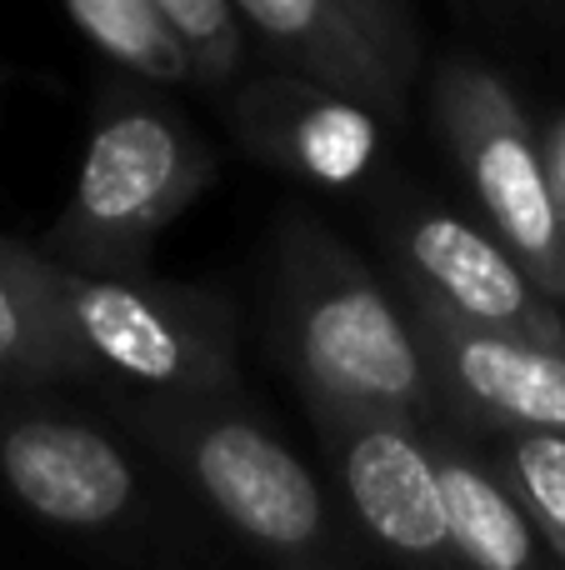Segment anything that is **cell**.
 I'll use <instances>...</instances> for the list:
<instances>
[{"label":"cell","mask_w":565,"mask_h":570,"mask_svg":"<svg viewBox=\"0 0 565 570\" xmlns=\"http://www.w3.org/2000/svg\"><path fill=\"white\" fill-rule=\"evenodd\" d=\"M490 471L506 481V491L526 505L556 556L565 561V435L561 431H511L476 441Z\"/></svg>","instance_id":"5bb4252c"},{"label":"cell","mask_w":565,"mask_h":570,"mask_svg":"<svg viewBox=\"0 0 565 570\" xmlns=\"http://www.w3.org/2000/svg\"><path fill=\"white\" fill-rule=\"evenodd\" d=\"M350 16L360 20V30L370 36V46L390 60L400 80H416L420 66V36H416V20H410L406 0H340Z\"/></svg>","instance_id":"e0dca14e"},{"label":"cell","mask_w":565,"mask_h":570,"mask_svg":"<svg viewBox=\"0 0 565 570\" xmlns=\"http://www.w3.org/2000/svg\"><path fill=\"white\" fill-rule=\"evenodd\" d=\"M120 431L170 465L250 551L280 570H366L360 531L306 461L240 405L220 395L100 391Z\"/></svg>","instance_id":"7a4b0ae2"},{"label":"cell","mask_w":565,"mask_h":570,"mask_svg":"<svg viewBox=\"0 0 565 570\" xmlns=\"http://www.w3.org/2000/svg\"><path fill=\"white\" fill-rule=\"evenodd\" d=\"M230 136L266 170L320 190H356L386 156V116L296 70L256 76L226 100Z\"/></svg>","instance_id":"30bf717a"},{"label":"cell","mask_w":565,"mask_h":570,"mask_svg":"<svg viewBox=\"0 0 565 570\" xmlns=\"http://www.w3.org/2000/svg\"><path fill=\"white\" fill-rule=\"evenodd\" d=\"M426 445L446 491L450 531L470 570H565L556 546L541 535V525L506 491L470 435L446 421H426Z\"/></svg>","instance_id":"7c38bea8"},{"label":"cell","mask_w":565,"mask_h":570,"mask_svg":"<svg viewBox=\"0 0 565 570\" xmlns=\"http://www.w3.org/2000/svg\"><path fill=\"white\" fill-rule=\"evenodd\" d=\"M486 6H490V0H486Z\"/></svg>","instance_id":"7402d4cb"},{"label":"cell","mask_w":565,"mask_h":570,"mask_svg":"<svg viewBox=\"0 0 565 570\" xmlns=\"http://www.w3.org/2000/svg\"><path fill=\"white\" fill-rule=\"evenodd\" d=\"M561 246H565V220H561Z\"/></svg>","instance_id":"d6986e66"},{"label":"cell","mask_w":565,"mask_h":570,"mask_svg":"<svg viewBox=\"0 0 565 570\" xmlns=\"http://www.w3.org/2000/svg\"><path fill=\"white\" fill-rule=\"evenodd\" d=\"M380 246L400 295L426 301L476 325L521 331L531 341L565 345L561 305L531 281L490 226L420 196H390L380 210Z\"/></svg>","instance_id":"ba28073f"},{"label":"cell","mask_w":565,"mask_h":570,"mask_svg":"<svg viewBox=\"0 0 565 570\" xmlns=\"http://www.w3.org/2000/svg\"><path fill=\"white\" fill-rule=\"evenodd\" d=\"M0 381L30 385H80V371L50 321L30 305L6 266V236H0Z\"/></svg>","instance_id":"9a60e30c"},{"label":"cell","mask_w":565,"mask_h":570,"mask_svg":"<svg viewBox=\"0 0 565 570\" xmlns=\"http://www.w3.org/2000/svg\"><path fill=\"white\" fill-rule=\"evenodd\" d=\"M0 90H6V70H0Z\"/></svg>","instance_id":"ffe728a7"},{"label":"cell","mask_w":565,"mask_h":570,"mask_svg":"<svg viewBox=\"0 0 565 570\" xmlns=\"http://www.w3.org/2000/svg\"><path fill=\"white\" fill-rule=\"evenodd\" d=\"M230 6H236L240 26L256 30L286 70L320 80L330 90H346V96L376 106L386 120L406 110L410 80L390 70V60L370 46L360 20L340 0H230Z\"/></svg>","instance_id":"8fae6325"},{"label":"cell","mask_w":565,"mask_h":570,"mask_svg":"<svg viewBox=\"0 0 565 570\" xmlns=\"http://www.w3.org/2000/svg\"><path fill=\"white\" fill-rule=\"evenodd\" d=\"M436 130L456 156L486 226L531 271V281L565 305V246L561 200L551 186L546 150L531 130L511 86L476 56H446L430 86Z\"/></svg>","instance_id":"5b68a950"},{"label":"cell","mask_w":565,"mask_h":570,"mask_svg":"<svg viewBox=\"0 0 565 570\" xmlns=\"http://www.w3.org/2000/svg\"><path fill=\"white\" fill-rule=\"evenodd\" d=\"M546 170H551V186H556V200H561V210H565V120L556 130H551V140L546 146Z\"/></svg>","instance_id":"ac0fdd59"},{"label":"cell","mask_w":565,"mask_h":570,"mask_svg":"<svg viewBox=\"0 0 565 570\" xmlns=\"http://www.w3.org/2000/svg\"><path fill=\"white\" fill-rule=\"evenodd\" d=\"M166 26L190 56L200 86H230L246 66V26L230 0H156Z\"/></svg>","instance_id":"2e32d148"},{"label":"cell","mask_w":565,"mask_h":570,"mask_svg":"<svg viewBox=\"0 0 565 570\" xmlns=\"http://www.w3.org/2000/svg\"><path fill=\"white\" fill-rule=\"evenodd\" d=\"M336 501L396 570H470L416 415H316Z\"/></svg>","instance_id":"52a82bcc"},{"label":"cell","mask_w":565,"mask_h":570,"mask_svg":"<svg viewBox=\"0 0 565 570\" xmlns=\"http://www.w3.org/2000/svg\"><path fill=\"white\" fill-rule=\"evenodd\" d=\"M76 30L116 60L126 76L146 80V86H180L190 76V56L156 10V0H66Z\"/></svg>","instance_id":"4fadbf2b"},{"label":"cell","mask_w":565,"mask_h":570,"mask_svg":"<svg viewBox=\"0 0 565 570\" xmlns=\"http://www.w3.org/2000/svg\"><path fill=\"white\" fill-rule=\"evenodd\" d=\"M56 391L66 385L0 381V481L20 511L56 531H110L136 515L140 471L116 431L60 405Z\"/></svg>","instance_id":"8992f818"},{"label":"cell","mask_w":565,"mask_h":570,"mask_svg":"<svg viewBox=\"0 0 565 570\" xmlns=\"http://www.w3.org/2000/svg\"><path fill=\"white\" fill-rule=\"evenodd\" d=\"M266 335L316 415H416L436 395L406 305L316 210L290 206L270 236Z\"/></svg>","instance_id":"6da1fadb"},{"label":"cell","mask_w":565,"mask_h":570,"mask_svg":"<svg viewBox=\"0 0 565 570\" xmlns=\"http://www.w3.org/2000/svg\"><path fill=\"white\" fill-rule=\"evenodd\" d=\"M400 305L426 361L436 421L456 425L470 441L511 431L565 435V345L460 321L410 295H400Z\"/></svg>","instance_id":"9c48e42d"},{"label":"cell","mask_w":565,"mask_h":570,"mask_svg":"<svg viewBox=\"0 0 565 570\" xmlns=\"http://www.w3.org/2000/svg\"><path fill=\"white\" fill-rule=\"evenodd\" d=\"M6 266L30 295L86 391L220 395L236 391V311L220 291L156 281L150 271L100 276L40 256L36 240L6 236Z\"/></svg>","instance_id":"3957f363"},{"label":"cell","mask_w":565,"mask_h":570,"mask_svg":"<svg viewBox=\"0 0 565 570\" xmlns=\"http://www.w3.org/2000/svg\"><path fill=\"white\" fill-rule=\"evenodd\" d=\"M561 321H565V305H561Z\"/></svg>","instance_id":"44dd1931"},{"label":"cell","mask_w":565,"mask_h":570,"mask_svg":"<svg viewBox=\"0 0 565 570\" xmlns=\"http://www.w3.org/2000/svg\"><path fill=\"white\" fill-rule=\"evenodd\" d=\"M210 180V140L156 90L110 80L100 90L76 190L36 250L70 271L100 276L150 271L156 240L206 196Z\"/></svg>","instance_id":"277c9868"}]
</instances>
